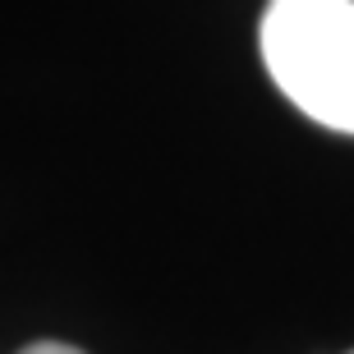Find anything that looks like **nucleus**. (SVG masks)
<instances>
[{"mask_svg": "<svg viewBox=\"0 0 354 354\" xmlns=\"http://www.w3.org/2000/svg\"><path fill=\"white\" fill-rule=\"evenodd\" d=\"M263 60L308 120L354 133V0H272Z\"/></svg>", "mask_w": 354, "mask_h": 354, "instance_id": "obj_1", "label": "nucleus"}, {"mask_svg": "<svg viewBox=\"0 0 354 354\" xmlns=\"http://www.w3.org/2000/svg\"><path fill=\"white\" fill-rule=\"evenodd\" d=\"M19 354H83V350H74V345H65V341H32Z\"/></svg>", "mask_w": 354, "mask_h": 354, "instance_id": "obj_2", "label": "nucleus"}]
</instances>
